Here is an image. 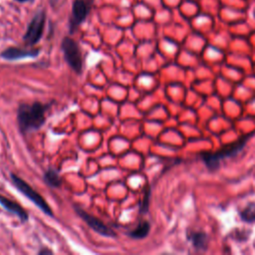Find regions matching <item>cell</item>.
<instances>
[{
    "instance_id": "5b68a950",
    "label": "cell",
    "mask_w": 255,
    "mask_h": 255,
    "mask_svg": "<svg viewBox=\"0 0 255 255\" xmlns=\"http://www.w3.org/2000/svg\"><path fill=\"white\" fill-rule=\"evenodd\" d=\"M74 209H75L76 213L88 224V226L91 227L98 234H100L104 237H110V238H115L117 236V233L112 228H110L108 225H106L98 217L88 213L86 210H84L83 208H81L77 205H74Z\"/></svg>"
},
{
    "instance_id": "52a82bcc",
    "label": "cell",
    "mask_w": 255,
    "mask_h": 255,
    "mask_svg": "<svg viewBox=\"0 0 255 255\" xmlns=\"http://www.w3.org/2000/svg\"><path fill=\"white\" fill-rule=\"evenodd\" d=\"M90 10L89 4L85 0H75L72 7V17L69 24L70 33H74L77 27L86 19Z\"/></svg>"
},
{
    "instance_id": "277c9868",
    "label": "cell",
    "mask_w": 255,
    "mask_h": 255,
    "mask_svg": "<svg viewBox=\"0 0 255 255\" xmlns=\"http://www.w3.org/2000/svg\"><path fill=\"white\" fill-rule=\"evenodd\" d=\"M61 49L64 54L65 61L70 68L77 74L83 71V58L78 43L70 37H65L61 43Z\"/></svg>"
},
{
    "instance_id": "3957f363",
    "label": "cell",
    "mask_w": 255,
    "mask_h": 255,
    "mask_svg": "<svg viewBox=\"0 0 255 255\" xmlns=\"http://www.w3.org/2000/svg\"><path fill=\"white\" fill-rule=\"evenodd\" d=\"M10 177L13 185L19 192H21L25 197H27L31 202H33L42 212H44L48 216L53 217L52 208L40 193H38L29 183H27L24 179H22L15 173H10Z\"/></svg>"
},
{
    "instance_id": "8992f818",
    "label": "cell",
    "mask_w": 255,
    "mask_h": 255,
    "mask_svg": "<svg viewBox=\"0 0 255 255\" xmlns=\"http://www.w3.org/2000/svg\"><path fill=\"white\" fill-rule=\"evenodd\" d=\"M44 25H45V12L40 11L33 17L31 22L29 23L23 37L24 41L31 46L37 44L43 35Z\"/></svg>"
},
{
    "instance_id": "7c38bea8",
    "label": "cell",
    "mask_w": 255,
    "mask_h": 255,
    "mask_svg": "<svg viewBox=\"0 0 255 255\" xmlns=\"http://www.w3.org/2000/svg\"><path fill=\"white\" fill-rule=\"evenodd\" d=\"M44 181L51 187L53 188H58L62 184V178L57 170L54 168H49L44 172L43 175Z\"/></svg>"
},
{
    "instance_id": "9a60e30c",
    "label": "cell",
    "mask_w": 255,
    "mask_h": 255,
    "mask_svg": "<svg viewBox=\"0 0 255 255\" xmlns=\"http://www.w3.org/2000/svg\"><path fill=\"white\" fill-rule=\"evenodd\" d=\"M233 238L238 241H246L248 240V237L250 235V230H239V231H234L233 232Z\"/></svg>"
},
{
    "instance_id": "ba28073f",
    "label": "cell",
    "mask_w": 255,
    "mask_h": 255,
    "mask_svg": "<svg viewBox=\"0 0 255 255\" xmlns=\"http://www.w3.org/2000/svg\"><path fill=\"white\" fill-rule=\"evenodd\" d=\"M40 51L38 49H22L17 47H9L2 51L0 56L7 61H16L26 58H35L39 55Z\"/></svg>"
},
{
    "instance_id": "9c48e42d",
    "label": "cell",
    "mask_w": 255,
    "mask_h": 255,
    "mask_svg": "<svg viewBox=\"0 0 255 255\" xmlns=\"http://www.w3.org/2000/svg\"><path fill=\"white\" fill-rule=\"evenodd\" d=\"M0 205L8 212L15 214L23 223L28 221L29 215H28L27 211L16 201L11 200V199L7 198L6 196L0 194Z\"/></svg>"
},
{
    "instance_id": "30bf717a",
    "label": "cell",
    "mask_w": 255,
    "mask_h": 255,
    "mask_svg": "<svg viewBox=\"0 0 255 255\" xmlns=\"http://www.w3.org/2000/svg\"><path fill=\"white\" fill-rule=\"evenodd\" d=\"M186 238L192 246L199 251H206L209 245V236L203 231H188Z\"/></svg>"
},
{
    "instance_id": "e0dca14e",
    "label": "cell",
    "mask_w": 255,
    "mask_h": 255,
    "mask_svg": "<svg viewBox=\"0 0 255 255\" xmlns=\"http://www.w3.org/2000/svg\"><path fill=\"white\" fill-rule=\"evenodd\" d=\"M19 2H27V1H31V0H17Z\"/></svg>"
},
{
    "instance_id": "7a4b0ae2",
    "label": "cell",
    "mask_w": 255,
    "mask_h": 255,
    "mask_svg": "<svg viewBox=\"0 0 255 255\" xmlns=\"http://www.w3.org/2000/svg\"><path fill=\"white\" fill-rule=\"evenodd\" d=\"M251 134H244L232 143L226 144L216 152H201L200 158L209 171H216L220 167V161L224 158L236 156L246 145Z\"/></svg>"
},
{
    "instance_id": "8fae6325",
    "label": "cell",
    "mask_w": 255,
    "mask_h": 255,
    "mask_svg": "<svg viewBox=\"0 0 255 255\" xmlns=\"http://www.w3.org/2000/svg\"><path fill=\"white\" fill-rule=\"evenodd\" d=\"M150 230V223L147 220H141L134 229L128 233L132 239H143L145 238Z\"/></svg>"
},
{
    "instance_id": "ac0fdd59",
    "label": "cell",
    "mask_w": 255,
    "mask_h": 255,
    "mask_svg": "<svg viewBox=\"0 0 255 255\" xmlns=\"http://www.w3.org/2000/svg\"><path fill=\"white\" fill-rule=\"evenodd\" d=\"M254 16H255V11H254Z\"/></svg>"
},
{
    "instance_id": "4fadbf2b",
    "label": "cell",
    "mask_w": 255,
    "mask_h": 255,
    "mask_svg": "<svg viewBox=\"0 0 255 255\" xmlns=\"http://www.w3.org/2000/svg\"><path fill=\"white\" fill-rule=\"evenodd\" d=\"M239 217L246 223L255 222V202H249L242 210H240Z\"/></svg>"
},
{
    "instance_id": "6da1fadb",
    "label": "cell",
    "mask_w": 255,
    "mask_h": 255,
    "mask_svg": "<svg viewBox=\"0 0 255 255\" xmlns=\"http://www.w3.org/2000/svg\"><path fill=\"white\" fill-rule=\"evenodd\" d=\"M51 104L34 102L32 104H20L17 110V123L19 130L25 134L39 129L46 122V112Z\"/></svg>"
},
{
    "instance_id": "5bb4252c",
    "label": "cell",
    "mask_w": 255,
    "mask_h": 255,
    "mask_svg": "<svg viewBox=\"0 0 255 255\" xmlns=\"http://www.w3.org/2000/svg\"><path fill=\"white\" fill-rule=\"evenodd\" d=\"M150 186L148 184H146L145 189H144V194L143 197L141 199V201L139 202V213L140 214H145L148 212V207H149V200H150Z\"/></svg>"
},
{
    "instance_id": "2e32d148",
    "label": "cell",
    "mask_w": 255,
    "mask_h": 255,
    "mask_svg": "<svg viewBox=\"0 0 255 255\" xmlns=\"http://www.w3.org/2000/svg\"><path fill=\"white\" fill-rule=\"evenodd\" d=\"M38 254L39 255H45V254H53V251L52 250H50V249H48L47 247H44V248H42L41 250H39L38 251Z\"/></svg>"
}]
</instances>
